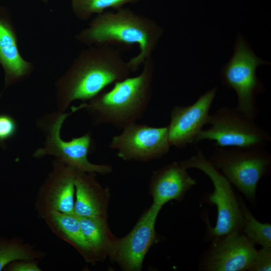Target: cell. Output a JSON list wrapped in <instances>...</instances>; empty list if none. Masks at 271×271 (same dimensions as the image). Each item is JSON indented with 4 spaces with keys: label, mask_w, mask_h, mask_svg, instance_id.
Returning <instances> with one entry per match:
<instances>
[{
    "label": "cell",
    "mask_w": 271,
    "mask_h": 271,
    "mask_svg": "<svg viewBox=\"0 0 271 271\" xmlns=\"http://www.w3.org/2000/svg\"><path fill=\"white\" fill-rule=\"evenodd\" d=\"M131 70L119 50L112 46L82 50L57 81L58 110L64 112L73 101H89L112 84L129 77Z\"/></svg>",
    "instance_id": "cell-1"
},
{
    "label": "cell",
    "mask_w": 271,
    "mask_h": 271,
    "mask_svg": "<svg viewBox=\"0 0 271 271\" xmlns=\"http://www.w3.org/2000/svg\"><path fill=\"white\" fill-rule=\"evenodd\" d=\"M164 32L153 19L127 8L97 15L75 38L89 46L136 45L139 53L128 61L131 72L136 71L152 57Z\"/></svg>",
    "instance_id": "cell-2"
},
{
    "label": "cell",
    "mask_w": 271,
    "mask_h": 271,
    "mask_svg": "<svg viewBox=\"0 0 271 271\" xmlns=\"http://www.w3.org/2000/svg\"><path fill=\"white\" fill-rule=\"evenodd\" d=\"M143 65L138 75L115 83L109 90L102 91L87 103L72 106L71 111L85 109L96 125L110 124L122 129L136 122L147 109L151 98L155 68L152 56Z\"/></svg>",
    "instance_id": "cell-3"
},
{
    "label": "cell",
    "mask_w": 271,
    "mask_h": 271,
    "mask_svg": "<svg viewBox=\"0 0 271 271\" xmlns=\"http://www.w3.org/2000/svg\"><path fill=\"white\" fill-rule=\"evenodd\" d=\"M186 169H198L206 174L213 186V191L205 193L201 203L215 206L217 219L215 226L207 225L206 238L210 241L234 232H242L243 218L239 201L231 184L206 158L201 149L189 158L180 161Z\"/></svg>",
    "instance_id": "cell-4"
},
{
    "label": "cell",
    "mask_w": 271,
    "mask_h": 271,
    "mask_svg": "<svg viewBox=\"0 0 271 271\" xmlns=\"http://www.w3.org/2000/svg\"><path fill=\"white\" fill-rule=\"evenodd\" d=\"M209 161L252 205L261 179L269 174L271 155L264 147H215Z\"/></svg>",
    "instance_id": "cell-5"
},
{
    "label": "cell",
    "mask_w": 271,
    "mask_h": 271,
    "mask_svg": "<svg viewBox=\"0 0 271 271\" xmlns=\"http://www.w3.org/2000/svg\"><path fill=\"white\" fill-rule=\"evenodd\" d=\"M268 64L257 56L244 37L238 34L233 54L221 69L222 83L236 93V108L253 120L258 113L256 96L265 89L257 76L256 70L260 65Z\"/></svg>",
    "instance_id": "cell-6"
},
{
    "label": "cell",
    "mask_w": 271,
    "mask_h": 271,
    "mask_svg": "<svg viewBox=\"0 0 271 271\" xmlns=\"http://www.w3.org/2000/svg\"><path fill=\"white\" fill-rule=\"evenodd\" d=\"M208 128L203 129L194 144L214 141V147H264L271 140L268 132L240 112L236 107H221L210 114Z\"/></svg>",
    "instance_id": "cell-7"
},
{
    "label": "cell",
    "mask_w": 271,
    "mask_h": 271,
    "mask_svg": "<svg viewBox=\"0 0 271 271\" xmlns=\"http://www.w3.org/2000/svg\"><path fill=\"white\" fill-rule=\"evenodd\" d=\"M71 114L58 111L47 116L41 122V126L45 131L46 141L44 147L38 149L33 157L40 158L52 156L81 171L102 175L111 173L112 169L110 165L95 164L89 161L88 155L93 144L90 132L69 141L61 139L60 131L62 124Z\"/></svg>",
    "instance_id": "cell-8"
},
{
    "label": "cell",
    "mask_w": 271,
    "mask_h": 271,
    "mask_svg": "<svg viewBox=\"0 0 271 271\" xmlns=\"http://www.w3.org/2000/svg\"><path fill=\"white\" fill-rule=\"evenodd\" d=\"M171 147L168 126L153 127L136 122L123 128L120 134L112 138L109 145L123 160L142 162L163 157Z\"/></svg>",
    "instance_id": "cell-9"
},
{
    "label": "cell",
    "mask_w": 271,
    "mask_h": 271,
    "mask_svg": "<svg viewBox=\"0 0 271 271\" xmlns=\"http://www.w3.org/2000/svg\"><path fill=\"white\" fill-rule=\"evenodd\" d=\"M210 242L200 258L199 270H248L257 251L242 232L230 233Z\"/></svg>",
    "instance_id": "cell-10"
},
{
    "label": "cell",
    "mask_w": 271,
    "mask_h": 271,
    "mask_svg": "<svg viewBox=\"0 0 271 271\" xmlns=\"http://www.w3.org/2000/svg\"><path fill=\"white\" fill-rule=\"evenodd\" d=\"M162 207L153 203L141 216L131 231L118 239L112 259L124 270L139 271L144 259L157 240L155 224Z\"/></svg>",
    "instance_id": "cell-11"
},
{
    "label": "cell",
    "mask_w": 271,
    "mask_h": 271,
    "mask_svg": "<svg viewBox=\"0 0 271 271\" xmlns=\"http://www.w3.org/2000/svg\"><path fill=\"white\" fill-rule=\"evenodd\" d=\"M75 169L55 159L52 169L40 187L35 208L42 217L51 211L73 214L75 188Z\"/></svg>",
    "instance_id": "cell-12"
},
{
    "label": "cell",
    "mask_w": 271,
    "mask_h": 271,
    "mask_svg": "<svg viewBox=\"0 0 271 271\" xmlns=\"http://www.w3.org/2000/svg\"><path fill=\"white\" fill-rule=\"evenodd\" d=\"M217 90L214 87L207 91L191 105L172 108L170 122L167 126L171 146L182 148L194 143L203 127L208 124L209 111Z\"/></svg>",
    "instance_id": "cell-13"
},
{
    "label": "cell",
    "mask_w": 271,
    "mask_h": 271,
    "mask_svg": "<svg viewBox=\"0 0 271 271\" xmlns=\"http://www.w3.org/2000/svg\"><path fill=\"white\" fill-rule=\"evenodd\" d=\"M0 64L9 85L26 78L32 72L34 64L22 56L17 34L8 10L0 7Z\"/></svg>",
    "instance_id": "cell-14"
},
{
    "label": "cell",
    "mask_w": 271,
    "mask_h": 271,
    "mask_svg": "<svg viewBox=\"0 0 271 271\" xmlns=\"http://www.w3.org/2000/svg\"><path fill=\"white\" fill-rule=\"evenodd\" d=\"M179 162L174 161L155 171L150 182L153 203L162 207L171 200L181 201L186 193L196 184Z\"/></svg>",
    "instance_id": "cell-15"
},
{
    "label": "cell",
    "mask_w": 271,
    "mask_h": 271,
    "mask_svg": "<svg viewBox=\"0 0 271 271\" xmlns=\"http://www.w3.org/2000/svg\"><path fill=\"white\" fill-rule=\"evenodd\" d=\"M74 184V214L106 219L109 193L96 180L94 173L75 169Z\"/></svg>",
    "instance_id": "cell-16"
},
{
    "label": "cell",
    "mask_w": 271,
    "mask_h": 271,
    "mask_svg": "<svg viewBox=\"0 0 271 271\" xmlns=\"http://www.w3.org/2000/svg\"><path fill=\"white\" fill-rule=\"evenodd\" d=\"M42 218L57 236L75 248L86 261L92 263L98 261L84 237L79 218L74 213L51 211Z\"/></svg>",
    "instance_id": "cell-17"
},
{
    "label": "cell",
    "mask_w": 271,
    "mask_h": 271,
    "mask_svg": "<svg viewBox=\"0 0 271 271\" xmlns=\"http://www.w3.org/2000/svg\"><path fill=\"white\" fill-rule=\"evenodd\" d=\"M81 228L98 261L107 256L112 258L118 239L111 232L106 218L78 217Z\"/></svg>",
    "instance_id": "cell-18"
},
{
    "label": "cell",
    "mask_w": 271,
    "mask_h": 271,
    "mask_svg": "<svg viewBox=\"0 0 271 271\" xmlns=\"http://www.w3.org/2000/svg\"><path fill=\"white\" fill-rule=\"evenodd\" d=\"M236 195L243 218L242 233L254 245L271 247V224L258 221L243 198L237 193Z\"/></svg>",
    "instance_id": "cell-19"
},
{
    "label": "cell",
    "mask_w": 271,
    "mask_h": 271,
    "mask_svg": "<svg viewBox=\"0 0 271 271\" xmlns=\"http://www.w3.org/2000/svg\"><path fill=\"white\" fill-rule=\"evenodd\" d=\"M45 253L19 239L0 241V271L10 263L19 260L40 259Z\"/></svg>",
    "instance_id": "cell-20"
},
{
    "label": "cell",
    "mask_w": 271,
    "mask_h": 271,
    "mask_svg": "<svg viewBox=\"0 0 271 271\" xmlns=\"http://www.w3.org/2000/svg\"><path fill=\"white\" fill-rule=\"evenodd\" d=\"M140 0H71L74 15L81 20H88L92 15L100 14L107 9L118 10L127 4L138 3Z\"/></svg>",
    "instance_id": "cell-21"
},
{
    "label": "cell",
    "mask_w": 271,
    "mask_h": 271,
    "mask_svg": "<svg viewBox=\"0 0 271 271\" xmlns=\"http://www.w3.org/2000/svg\"><path fill=\"white\" fill-rule=\"evenodd\" d=\"M271 270V247H261L257 250L255 257L248 271Z\"/></svg>",
    "instance_id": "cell-22"
},
{
    "label": "cell",
    "mask_w": 271,
    "mask_h": 271,
    "mask_svg": "<svg viewBox=\"0 0 271 271\" xmlns=\"http://www.w3.org/2000/svg\"><path fill=\"white\" fill-rule=\"evenodd\" d=\"M17 130L15 119L6 114L0 115V142L13 137Z\"/></svg>",
    "instance_id": "cell-23"
},
{
    "label": "cell",
    "mask_w": 271,
    "mask_h": 271,
    "mask_svg": "<svg viewBox=\"0 0 271 271\" xmlns=\"http://www.w3.org/2000/svg\"><path fill=\"white\" fill-rule=\"evenodd\" d=\"M39 259L19 260L10 263L6 268L9 271H41Z\"/></svg>",
    "instance_id": "cell-24"
},
{
    "label": "cell",
    "mask_w": 271,
    "mask_h": 271,
    "mask_svg": "<svg viewBox=\"0 0 271 271\" xmlns=\"http://www.w3.org/2000/svg\"><path fill=\"white\" fill-rule=\"evenodd\" d=\"M40 1H41L42 2H44V3H46V4H47L48 3V1H49V0H40Z\"/></svg>",
    "instance_id": "cell-25"
}]
</instances>
